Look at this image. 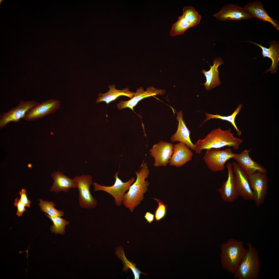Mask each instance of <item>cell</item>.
Wrapping results in <instances>:
<instances>
[{
	"instance_id": "4",
	"label": "cell",
	"mask_w": 279,
	"mask_h": 279,
	"mask_svg": "<svg viewBox=\"0 0 279 279\" xmlns=\"http://www.w3.org/2000/svg\"><path fill=\"white\" fill-rule=\"evenodd\" d=\"M247 245V252L233 274L234 278L258 279L260 270L258 252L250 243Z\"/></svg>"
},
{
	"instance_id": "32",
	"label": "cell",
	"mask_w": 279,
	"mask_h": 279,
	"mask_svg": "<svg viewBox=\"0 0 279 279\" xmlns=\"http://www.w3.org/2000/svg\"><path fill=\"white\" fill-rule=\"evenodd\" d=\"M26 193V189H22L19 192V195L20 196V199L25 207H29L30 206L31 202L27 198Z\"/></svg>"
},
{
	"instance_id": "3",
	"label": "cell",
	"mask_w": 279,
	"mask_h": 279,
	"mask_svg": "<svg viewBox=\"0 0 279 279\" xmlns=\"http://www.w3.org/2000/svg\"><path fill=\"white\" fill-rule=\"evenodd\" d=\"M247 251L242 241L233 238L229 239L221 247V262L222 268L233 274Z\"/></svg>"
},
{
	"instance_id": "28",
	"label": "cell",
	"mask_w": 279,
	"mask_h": 279,
	"mask_svg": "<svg viewBox=\"0 0 279 279\" xmlns=\"http://www.w3.org/2000/svg\"><path fill=\"white\" fill-rule=\"evenodd\" d=\"M38 204L41 211L48 214L51 216H64V212L62 211H59L55 208V203L52 202L44 201L42 199H39Z\"/></svg>"
},
{
	"instance_id": "33",
	"label": "cell",
	"mask_w": 279,
	"mask_h": 279,
	"mask_svg": "<svg viewBox=\"0 0 279 279\" xmlns=\"http://www.w3.org/2000/svg\"><path fill=\"white\" fill-rule=\"evenodd\" d=\"M144 217L147 220V222L150 223L153 221L154 215L153 214L149 212H147Z\"/></svg>"
},
{
	"instance_id": "29",
	"label": "cell",
	"mask_w": 279,
	"mask_h": 279,
	"mask_svg": "<svg viewBox=\"0 0 279 279\" xmlns=\"http://www.w3.org/2000/svg\"><path fill=\"white\" fill-rule=\"evenodd\" d=\"M182 15L193 27L197 25L200 23L201 16L193 7L185 6L183 9Z\"/></svg>"
},
{
	"instance_id": "21",
	"label": "cell",
	"mask_w": 279,
	"mask_h": 279,
	"mask_svg": "<svg viewBox=\"0 0 279 279\" xmlns=\"http://www.w3.org/2000/svg\"><path fill=\"white\" fill-rule=\"evenodd\" d=\"M54 180V182L51 188L50 191L56 193L62 191L68 192L72 188H76L75 180L64 175L60 171H55L51 174Z\"/></svg>"
},
{
	"instance_id": "27",
	"label": "cell",
	"mask_w": 279,
	"mask_h": 279,
	"mask_svg": "<svg viewBox=\"0 0 279 279\" xmlns=\"http://www.w3.org/2000/svg\"><path fill=\"white\" fill-rule=\"evenodd\" d=\"M44 214L52 222L53 225L51 226L50 229L51 232L56 234L64 235L65 232V226L69 224V222L60 216H51L46 214Z\"/></svg>"
},
{
	"instance_id": "31",
	"label": "cell",
	"mask_w": 279,
	"mask_h": 279,
	"mask_svg": "<svg viewBox=\"0 0 279 279\" xmlns=\"http://www.w3.org/2000/svg\"><path fill=\"white\" fill-rule=\"evenodd\" d=\"M14 206H17V210L16 214L17 215L20 216L22 215L24 212L26 210L25 208V206L22 202L18 197H17L15 200Z\"/></svg>"
},
{
	"instance_id": "20",
	"label": "cell",
	"mask_w": 279,
	"mask_h": 279,
	"mask_svg": "<svg viewBox=\"0 0 279 279\" xmlns=\"http://www.w3.org/2000/svg\"><path fill=\"white\" fill-rule=\"evenodd\" d=\"M260 47L262 50V55L263 58L268 57L271 59L272 64L269 69L264 74L269 71L272 74H275L278 70L277 66L279 63V44L278 42L276 40H273L269 42V47L267 48L262 45L251 41H247Z\"/></svg>"
},
{
	"instance_id": "8",
	"label": "cell",
	"mask_w": 279,
	"mask_h": 279,
	"mask_svg": "<svg viewBox=\"0 0 279 279\" xmlns=\"http://www.w3.org/2000/svg\"><path fill=\"white\" fill-rule=\"evenodd\" d=\"M39 103L33 100H20L17 106L0 114V129L11 122H19L20 119L24 118L29 110Z\"/></svg>"
},
{
	"instance_id": "14",
	"label": "cell",
	"mask_w": 279,
	"mask_h": 279,
	"mask_svg": "<svg viewBox=\"0 0 279 279\" xmlns=\"http://www.w3.org/2000/svg\"><path fill=\"white\" fill-rule=\"evenodd\" d=\"M226 167L228 172L227 179L218 191L224 201L232 202L237 199L239 195L232 163L228 162Z\"/></svg>"
},
{
	"instance_id": "24",
	"label": "cell",
	"mask_w": 279,
	"mask_h": 279,
	"mask_svg": "<svg viewBox=\"0 0 279 279\" xmlns=\"http://www.w3.org/2000/svg\"><path fill=\"white\" fill-rule=\"evenodd\" d=\"M116 253L118 258L122 262L123 265V270L125 272H127L129 268L132 271L134 276L135 279H139L140 275L142 273L144 275V274L142 272L136 267L135 264L128 260L126 258L124 253L123 249L121 247H119L117 249Z\"/></svg>"
},
{
	"instance_id": "19",
	"label": "cell",
	"mask_w": 279,
	"mask_h": 279,
	"mask_svg": "<svg viewBox=\"0 0 279 279\" xmlns=\"http://www.w3.org/2000/svg\"><path fill=\"white\" fill-rule=\"evenodd\" d=\"M176 118L178 121L177 128L176 133L170 138L172 142H179L185 144L191 150H194L195 145L191 142L190 135V132L187 127L183 118L182 111L177 113Z\"/></svg>"
},
{
	"instance_id": "1",
	"label": "cell",
	"mask_w": 279,
	"mask_h": 279,
	"mask_svg": "<svg viewBox=\"0 0 279 279\" xmlns=\"http://www.w3.org/2000/svg\"><path fill=\"white\" fill-rule=\"evenodd\" d=\"M231 131V128L223 130L220 127L212 130L204 138L199 139L194 144V151L200 154L203 150L220 149L226 146L238 150L243 140L235 137Z\"/></svg>"
},
{
	"instance_id": "17",
	"label": "cell",
	"mask_w": 279,
	"mask_h": 279,
	"mask_svg": "<svg viewBox=\"0 0 279 279\" xmlns=\"http://www.w3.org/2000/svg\"><path fill=\"white\" fill-rule=\"evenodd\" d=\"M173 146V152L168 163L170 165L179 167L192 160L193 153L185 144L179 142Z\"/></svg>"
},
{
	"instance_id": "10",
	"label": "cell",
	"mask_w": 279,
	"mask_h": 279,
	"mask_svg": "<svg viewBox=\"0 0 279 279\" xmlns=\"http://www.w3.org/2000/svg\"><path fill=\"white\" fill-rule=\"evenodd\" d=\"M173 148L172 143L162 141L153 145L149 152L154 159V166H166L173 153Z\"/></svg>"
},
{
	"instance_id": "5",
	"label": "cell",
	"mask_w": 279,
	"mask_h": 279,
	"mask_svg": "<svg viewBox=\"0 0 279 279\" xmlns=\"http://www.w3.org/2000/svg\"><path fill=\"white\" fill-rule=\"evenodd\" d=\"M230 148L221 150L212 148L206 150L203 160L208 169L213 172L221 171L224 169L226 162L237 155Z\"/></svg>"
},
{
	"instance_id": "26",
	"label": "cell",
	"mask_w": 279,
	"mask_h": 279,
	"mask_svg": "<svg viewBox=\"0 0 279 279\" xmlns=\"http://www.w3.org/2000/svg\"><path fill=\"white\" fill-rule=\"evenodd\" d=\"M193 27L182 15L178 17L177 21L172 25L170 32V36H174L183 34L187 29Z\"/></svg>"
},
{
	"instance_id": "9",
	"label": "cell",
	"mask_w": 279,
	"mask_h": 279,
	"mask_svg": "<svg viewBox=\"0 0 279 279\" xmlns=\"http://www.w3.org/2000/svg\"><path fill=\"white\" fill-rule=\"evenodd\" d=\"M250 185L252 190L253 200L257 206L263 204L268 188V179L266 173L257 172L248 175Z\"/></svg>"
},
{
	"instance_id": "25",
	"label": "cell",
	"mask_w": 279,
	"mask_h": 279,
	"mask_svg": "<svg viewBox=\"0 0 279 279\" xmlns=\"http://www.w3.org/2000/svg\"><path fill=\"white\" fill-rule=\"evenodd\" d=\"M243 105L239 104L236 110L233 114L228 116H223L219 114L213 115L206 113L205 114L206 117V118L203 121L202 124L200 126H202L203 124L207 121L212 119H219L223 120H226L231 123L235 128L238 136H240L242 134L241 131L239 130L237 127L235 122V119L236 116L239 113Z\"/></svg>"
},
{
	"instance_id": "22",
	"label": "cell",
	"mask_w": 279,
	"mask_h": 279,
	"mask_svg": "<svg viewBox=\"0 0 279 279\" xmlns=\"http://www.w3.org/2000/svg\"><path fill=\"white\" fill-rule=\"evenodd\" d=\"M213 61V66L210 65V69L209 70L206 71L202 69L201 71L206 78V82L202 84L205 85V89L207 90H210L221 83L219 76V72L218 68L219 65L224 63L220 57L216 58Z\"/></svg>"
},
{
	"instance_id": "13",
	"label": "cell",
	"mask_w": 279,
	"mask_h": 279,
	"mask_svg": "<svg viewBox=\"0 0 279 279\" xmlns=\"http://www.w3.org/2000/svg\"><path fill=\"white\" fill-rule=\"evenodd\" d=\"M213 16L222 21H239L252 18L244 7L235 4H229L225 5Z\"/></svg>"
},
{
	"instance_id": "2",
	"label": "cell",
	"mask_w": 279,
	"mask_h": 279,
	"mask_svg": "<svg viewBox=\"0 0 279 279\" xmlns=\"http://www.w3.org/2000/svg\"><path fill=\"white\" fill-rule=\"evenodd\" d=\"M144 161V160L139 171L135 172L136 181L130 186L123 198V204L131 212L143 199L144 194L148 190L150 184L149 181L145 180L150 171L147 163Z\"/></svg>"
},
{
	"instance_id": "34",
	"label": "cell",
	"mask_w": 279,
	"mask_h": 279,
	"mask_svg": "<svg viewBox=\"0 0 279 279\" xmlns=\"http://www.w3.org/2000/svg\"><path fill=\"white\" fill-rule=\"evenodd\" d=\"M28 167L29 168H30L32 167V165L30 164H29L28 165Z\"/></svg>"
},
{
	"instance_id": "16",
	"label": "cell",
	"mask_w": 279,
	"mask_h": 279,
	"mask_svg": "<svg viewBox=\"0 0 279 279\" xmlns=\"http://www.w3.org/2000/svg\"><path fill=\"white\" fill-rule=\"evenodd\" d=\"M165 91L163 89H158L152 86L149 87L145 91L141 87L137 89L132 98L127 101L121 100L117 104L118 109L121 110L126 108H129L133 110L138 102L144 98L158 94H165Z\"/></svg>"
},
{
	"instance_id": "7",
	"label": "cell",
	"mask_w": 279,
	"mask_h": 279,
	"mask_svg": "<svg viewBox=\"0 0 279 279\" xmlns=\"http://www.w3.org/2000/svg\"><path fill=\"white\" fill-rule=\"evenodd\" d=\"M79 191V200L81 207L86 209L95 208L97 201L91 194L90 188L92 184V177L90 175L75 176L73 179Z\"/></svg>"
},
{
	"instance_id": "11",
	"label": "cell",
	"mask_w": 279,
	"mask_h": 279,
	"mask_svg": "<svg viewBox=\"0 0 279 279\" xmlns=\"http://www.w3.org/2000/svg\"><path fill=\"white\" fill-rule=\"evenodd\" d=\"M60 102L55 99H51L39 103L29 110L23 119L31 121L43 117L54 113L60 106Z\"/></svg>"
},
{
	"instance_id": "6",
	"label": "cell",
	"mask_w": 279,
	"mask_h": 279,
	"mask_svg": "<svg viewBox=\"0 0 279 279\" xmlns=\"http://www.w3.org/2000/svg\"><path fill=\"white\" fill-rule=\"evenodd\" d=\"M119 173L118 170L115 174L114 177L115 180L114 184L111 186L101 185L96 182L93 183L95 192L102 191L108 193L114 198L115 205L117 206H120L123 204V198L126 192L135 180V178L133 177L127 182H123L118 177Z\"/></svg>"
},
{
	"instance_id": "30",
	"label": "cell",
	"mask_w": 279,
	"mask_h": 279,
	"mask_svg": "<svg viewBox=\"0 0 279 279\" xmlns=\"http://www.w3.org/2000/svg\"><path fill=\"white\" fill-rule=\"evenodd\" d=\"M152 198L158 203V206L155 213V217L156 221H159L165 216L167 206L158 199L156 198Z\"/></svg>"
},
{
	"instance_id": "18",
	"label": "cell",
	"mask_w": 279,
	"mask_h": 279,
	"mask_svg": "<svg viewBox=\"0 0 279 279\" xmlns=\"http://www.w3.org/2000/svg\"><path fill=\"white\" fill-rule=\"evenodd\" d=\"M247 12L253 18H255L271 24L277 30H279V24L275 20L270 17L264 9L261 2L256 1L250 2L244 7Z\"/></svg>"
},
{
	"instance_id": "12",
	"label": "cell",
	"mask_w": 279,
	"mask_h": 279,
	"mask_svg": "<svg viewBox=\"0 0 279 279\" xmlns=\"http://www.w3.org/2000/svg\"><path fill=\"white\" fill-rule=\"evenodd\" d=\"M232 164L236 183L239 196L247 200H253V192L248 179V176L236 162Z\"/></svg>"
},
{
	"instance_id": "23",
	"label": "cell",
	"mask_w": 279,
	"mask_h": 279,
	"mask_svg": "<svg viewBox=\"0 0 279 279\" xmlns=\"http://www.w3.org/2000/svg\"><path fill=\"white\" fill-rule=\"evenodd\" d=\"M108 87L109 90L107 92L104 94H98V97L96 100L97 103L104 101L108 104L121 96H126L131 99L135 94V92L130 91L129 88H126L123 90L117 89L115 85L113 84L110 85Z\"/></svg>"
},
{
	"instance_id": "15",
	"label": "cell",
	"mask_w": 279,
	"mask_h": 279,
	"mask_svg": "<svg viewBox=\"0 0 279 279\" xmlns=\"http://www.w3.org/2000/svg\"><path fill=\"white\" fill-rule=\"evenodd\" d=\"M250 150H245L237 154L233 159L248 175L257 172L266 173V169L260 164L252 160L249 156Z\"/></svg>"
}]
</instances>
